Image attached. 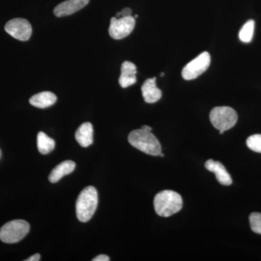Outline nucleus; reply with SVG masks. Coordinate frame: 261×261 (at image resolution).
Instances as JSON below:
<instances>
[{
    "label": "nucleus",
    "instance_id": "a211bd4d",
    "mask_svg": "<svg viewBox=\"0 0 261 261\" xmlns=\"http://www.w3.org/2000/svg\"><path fill=\"white\" fill-rule=\"evenodd\" d=\"M247 146L254 152L261 153V135H254L247 138Z\"/></svg>",
    "mask_w": 261,
    "mask_h": 261
},
{
    "label": "nucleus",
    "instance_id": "f8f14e48",
    "mask_svg": "<svg viewBox=\"0 0 261 261\" xmlns=\"http://www.w3.org/2000/svg\"><path fill=\"white\" fill-rule=\"evenodd\" d=\"M156 78L148 79L144 82L142 87V96L146 102L154 103L158 102L162 97L161 89L156 87Z\"/></svg>",
    "mask_w": 261,
    "mask_h": 261
},
{
    "label": "nucleus",
    "instance_id": "393cba45",
    "mask_svg": "<svg viewBox=\"0 0 261 261\" xmlns=\"http://www.w3.org/2000/svg\"><path fill=\"white\" fill-rule=\"evenodd\" d=\"M163 75H164V73H161V76H163Z\"/></svg>",
    "mask_w": 261,
    "mask_h": 261
},
{
    "label": "nucleus",
    "instance_id": "423d86ee",
    "mask_svg": "<svg viewBox=\"0 0 261 261\" xmlns=\"http://www.w3.org/2000/svg\"><path fill=\"white\" fill-rule=\"evenodd\" d=\"M211 64V56L207 51H203L200 56L185 65L181 72L185 80H193L204 73Z\"/></svg>",
    "mask_w": 261,
    "mask_h": 261
},
{
    "label": "nucleus",
    "instance_id": "6ab92c4d",
    "mask_svg": "<svg viewBox=\"0 0 261 261\" xmlns=\"http://www.w3.org/2000/svg\"><path fill=\"white\" fill-rule=\"evenodd\" d=\"M250 227L254 232L261 234V214L260 213H252L250 218Z\"/></svg>",
    "mask_w": 261,
    "mask_h": 261
},
{
    "label": "nucleus",
    "instance_id": "dca6fc26",
    "mask_svg": "<svg viewBox=\"0 0 261 261\" xmlns=\"http://www.w3.org/2000/svg\"><path fill=\"white\" fill-rule=\"evenodd\" d=\"M56 142L54 140L48 137L44 132H39L37 135L38 150L41 154H47L55 148Z\"/></svg>",
    "mask_w": 261,
    "mask_h": 261
},
{
    "label": "nucleus",
    "instance_id": "412c9836",
    "mask_svg": "<svg viewBox=\"0 0 261 261\" xmlns=\"http://www.w3.org/2000/svg\"><path fill=\"white\" fill-rule=\"evenodd\" d=\"M111 260L110 257L106 255H99L98 256L94 257L93 261H109Z\"/></svg>",
    "mask_w": 261,
    "mask_h": 261
},
{
    "label": "nucleus",
    "instance_id": "20e7f679",
    "mask_svg": "<svg viewBox=\"0 0 261 261\" xmlns=\"http://www.w3.org/2000/svg\"><path fill=\"white\" fill-rule=\"evenodd\" d=\"M30 230V225L24 220H14L5 224L0 229V240L13 244L23 240Z\"/></svg>",
    "mask_w": 261,
    "mask_h": 261
},
{
    "label": "nucleus",
    "instance_id": "4be33fe9",
    "mask_svg": "<svg viewBox=\"0 0 261 261\" xmlns=\"http://www.w3.org/2000/svg\"><path fill=\"white\" fill-rule=\"evenodd\" d=\"M41 260V255L39 253L35 254V255H32L28 259L25 260V261H39Z\"/></svg>",
    "mask_w": 261,
    "mask_h": 261
},
{
    "label": "nucleus",
    "instance_id": "39448f33",
    "mask_svg": "<svg viewBox=\"0 0 261 261\" xmlns=\"http://www.w3.org/2000/svg\"><path fill=\"white\" fill-rule=\"evenodd\" d=\"M238 119L236 111L227 106L214 108L210 113L211 123L216 129L219 130L226 132L235 126Z\"/></svg>",
    "mask_w": 261,
    "mask_h": 261
},
{
    "label": "nucleus",
    "instance_id": "2eb2a0df",
    "mask_svg": "<svg viewBox=\"0 0 261 261\" xmlns=\"http://www.w3.org/2000/svg\"><path fill=\"white\" fill-rule=\"evenodd\" d=\"M56 94L50 92H43L31 97L29 102L36 108H46L50 107L56 102Z\"/></svg>",
    "mask_w": 261,
    "mask_h": 261
},
{
    "label": "nucleus",
    "instance_id": "f257e3e1",
    "mask_svg": "<svg viewBox=\"0 0 261 261\" xmlns=\"http://www.w3.org/2000/svg\"><path fill=\"white\" fill-rule=\"evenodd\" d=\"M182 206L181 195L172 190H163L154 197V211L161 217L173 216L181 210Z\"/></svg>",
    "mask_w": 261,
    "mask_h": 261
},
{
    "label": "nucleus",
    "instance_id": "b1692460",
    "mask_svg": "<svg viewBox=\"0 0 261 261\" xmlns=\"http://www.w3.org/2000/svg\"><path fill=\"white\" fill-rule=\"evenodd\" d=\"M159 156H161V157H164V154L162 153V152H161V154H159Z\"/></svg>",
    "mask_w": 261,
    "mask_h": 261
},
{
    "label": "nucleus",
    "instance_id": "9b49d317",
    "mask_svg": "<svg viewBox=\"0 0 261 261\" xmlns=\"http://www.w3.org/2000/svg\"><path fill=\"white\" fill-rule=\"evenodd\" d=\"M137 72L135 64L129 61L123 62L119 78V84L122 88H127L137 82Z\"/></svg>",
    "mask_w": 261,
    "mask_h": 261
},
{
    "label": "nucleus",
    "instance_id": "f3484780",
    "mask_svg": "<svg viewBox=\"0 0 261 261\" xmlns=\"http://www.w3.org/2000/svg\"><path fill=\"white\" fill-rule=\"evenodd\" d=\"M254 29H255V21L250 20L244 24L243 28L239 33V38L243 42L248 43L252 41L253 37Z\"/></svg>",
    "mask_w": 261,
    "mask_h": 261
},
{
    "label": "nucleus",
    "instance_id": "aec40b11",
    "mask_svg": "<svg viewBox=\"0 0 261 261\" xmlns=\"http://www.w3.org/2000/svg\"><path fill=\"white\" fill-rule=\"evenodd\" d=\"M132 10L129 8H126L121 10L119 13H117L116 18H119L122 17L132 16Z\"/></svg>",
    "mask_w": 261,
    "mask_h": 261
},
{
    "label": "nucleus",
    "instance_id": "9d476101",
    "mask_svg": "<svg viewBox=\"0 0 261 261\" xmlns=\"http://www.w3.org/2000/svg\"><path fill=\"white\" fill-rule=\"evenodd\" d=\"M205 167L207 171L215 173L216 179L221 185L228 186L232 184V179L229 173L226 171L224 165L219 161L210 159L206 161Z\"/></svg>",
    "mask_w": 261,
    "mask_h": 261
},
{
    "label": "nucleus",
    "instance_id": "ddd939ff",
    "mask_svg": "<svg viewBox=\"0 0 261 261\" xmlns=\"http://www.w3.org/2000/svg\"><path fill=\"white\" fill-rule=\"evenodd\" d=\"M75 138L82 147H88L93 143V126L87 122L81 125L75 134Z\"/></svg>",
    "mask_w": 261,
    "mask_h": 261
},
{
    "label": "nucleus",
    "instance_id": "6e6552de",
    "mask_svg": "<svg viewBox=\"0 0 261 261\" xmlns=\"http://www.w3.org/2000/svg\"><path fill=\"white\" fill-rule=\"evenodd\" d=\"M5 29L11 37L20 41L29 40L32 34V25L23 18L12 19L6 23Z\"/></svg>",
    "mask_w": 261,
    "mask_h": 261
},
{
    "label": "nucleus",
    "instance_id": "7ed1b4c3",
    "mask_svg": "<svg viewBox=\"0 0 261 261\" xmlns=\"http://www.w3.org/2000/svg\"><path fill=\"white\" fill-rule=\"evenodd\" d=\"M128 142L136 149L152 156H159L161 145L151 132L142 129L132 130L128 137Z\"/></svg>",
    "mask_w": 261,
    "mask_h": 261
},
{
    "label": "nucleus",
    "instance_id": "4468645a",
    "mask_svg": "<svg viewBox=\"0 0 261 261\" xmlns=\"http://www.w3.org/2000/svg\"><path fill=\"white\" fill-rule=\"evenodd\" d=\"M75 168V163L73 161H65L61 163L51 171L49 176V181L51 183L59 181L63 176L73 172Z\"/></svg>",
    "mask_w": 261,
    "mask_h": 261
},
{
    "label": "nucleus",
    "instance_id": "5701e85b",
    "mask_svg": "<svg viewBox=\"0 0 261 261\" xmlns=\"http://www.w3.org/2000/svg\"><path fill=\"white\" fill-rule=\"evenodd\" d=\"M141 129L146 130V132H152V128L150 126H147V125H144L142 126Z\"/></svg>",
    "mask_w": 261,
    "mask_h": 261
},
{
    "label": "nucleus",
    "instance_id": "1a4fd4ad",
    "mask_svg": "<svg viewBox=\"0 0 261 261\" xmlns=\"http://www.w3.org/2000/svg\"><path fill=\"white\" fill-rule=\"evenodd\" d=\"M89 3V0H66L57 5L54 9V14L59 18L68 16L82 9Z\"/></svg>",
    "mask_w": 261,
    "mask_h": 261
},
{
    "label": "nucleus",
    "instance_id": "0eeeda50",
    "mask_svg": "<svg viewBox=\"0 0 261 261\" xmlns=\"http://www.w3.org/2000/svg\"><path fill=\"white\" fill-rule=\"evenodd\" d=\"M135 17L128 16L111 18L109 34L113 39H121L128 37L135 27Z\"/></svg>",
    "mask_w": 261,
    "mask_h": 261
},
{
    "label": "nucleus",
    "instance_id": "f03ea898",
    "mask_svg": "<svg viewBox=\"0 0 261 261\" xmlns=\"http://www.w3.org/2000/svg\"><path fill=\"white\" fill-rule=\"evenodd\" d=\"M98 193L94 187L84 188L79 195L75 203V211L79 221L86 223L92 219L97 210Z\"/></svg>",
    "mask_w": 261,
    "mask_h": 261
}]
</instances>
